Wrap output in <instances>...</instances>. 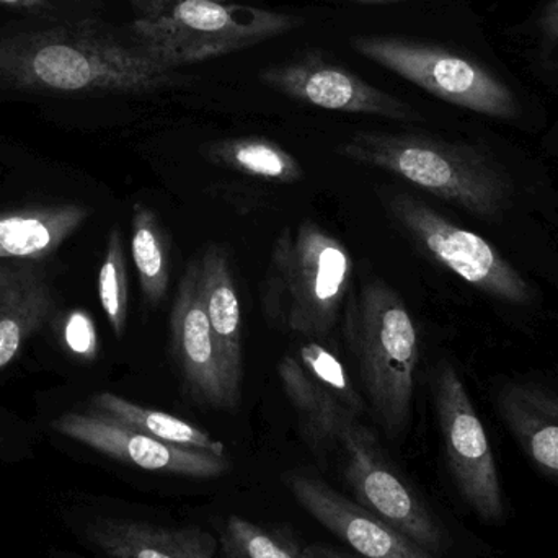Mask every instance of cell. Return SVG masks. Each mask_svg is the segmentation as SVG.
I'll return each mask as SVG.
<instances>
[{
    "label": "cell",
    "mask_w": 558,
    "mask_h": 558,
    "mask_svg": "<svg viewBox=\"0 0 558 558\" xmlns=\"http://www.w3.org/2000/svg\"><path fill=\"white\" fill-rule=\"evenodd\" d=\"M186 84L185 75L101 23H64L0 33V88L48 95H146Z\"/></svg>",
    "instance_id": "6da1fadb"
},
{
    "label": "cell",
    "mask_w": 558,
    "mask_h": 558,
    "mask_svg": "<svg viewBox=\"0 0 558 558\" xmlns=\"http://www.w3.org/2000/svg\"><path fill=\"white\" fill-rule=\"evenodd\" d=\"M338 156L384 170L484 221H498L511 202L510 177L484 150L420 133L356 131Z\"/></svg>",
    "instance_id": "7a4b0ae2"
},
{
    "label": "cell",
    "mask_w": 558,
    "mask_h": 558,
    "mask_svg": "<svg viewBox=\"0 0 558 558\" xmlns=\"http://www.w3.org/2000/svg\"><path fill=\"white\" fill-rule=\"evenodd\" d=\"M351 278L353 260L343 242L308 219L286 228L262 286L265 314L291 333L320 340L337 324Z\"/></svg>",
    "instance_id": "3957f363"
},
{
    "label": "cell",
    "mask_w": 558,
    "mask_h": 558,
    "mask_svg": "<svg viewBox=\"0 0 558 558\" xmlns=\"http://www.w3.org/2000/svg\"><path fill=\"white\" fill-rule=\"evenodd\" d=\"M347 337L374 416L396 438L412 416L420 360L412 314L396 289L369 279L348 305Z\"/></svg>",
    "instance_id": "277c9868"
},
{
    "label": "cell",
    "mask_w": 558,
    "mask_h": 558,
    "mask_svg": "<svg viewBox=\"0 0 558 558\" xmlns=\"http://www.w3.org/2000/svg\"><path fill=\"white\" fill-rule=\"evenodd\" d=\"M301 26L302 16L281 10L228 0H182L157 15L137 16L130 35L157 62L179 71L244 51Z\"/></svg>",
    "instance_id": "5b68a950"
},
{
    "label": "cell",
    "mask_w": 558,
    "mask_h": 558,
    "mask_svg": "<svg viewBox=\"0 0 558 558\" xmlns=\"http://www.w3.org/2000/svg\"><path fill=\"white\" fill-rule=\"evenodd\" d=\"M348 41L357 54L439 100L497 120L520 114L510 85L481 62L445 46L399 35H354Z\"/></svg>",
    "instance_id": "8992f818"
},
{
    "label": "cell",
    "mask_w": 558,
    "mask_h": 558,
    "mask_svg": "<svg viewBox=\"0 0 558 558\" xmlns=\"http://www.w3.org/2000/svg\"><path fill=\"white\" fill-rule=\"evenodd\" d=\"M383 203L413 244L446 270L498 301L526 304L533 299L523 275L487 239L454 225L410 193H386Z\"/></svg>",
    "instance_id": "52a82bcc"
},
{
    "label": "cell",
    "mask_w": 558,
    "mask_h": 558,
    "mask_svg": "<svg viewBox=\"0 0 558 558\" xmlns=\"http://www.w3.org/2000/svg\"><path fill=\"white\" fill-rule=\"evenodd\" d=\"M435 403L449 471L462 498L485 523H501L505 504L494 451L468 389L451 364H442L436 374Z\"/></svg>",
    "instance_id": "ba28073f"
},
{
    "label": "cell",
    "mask_w": 558,
    "mask_h": 558,
    "mask_svg": "<svg viewBox=\"0 0 558 558\" xmlns=\"http://www.w3.org/2000/svg\"><path fill=\"white\" fill-rule=\"evenodd\" d=\"M278 377L312 451L322 452L338 442L344 428L363 413V399L347 367L318 341L286 353L278 363Z\"/></svg>",
    "instance_id": "9c48e42d"
},
{
    "label": "cell",
    "mask_w": 558,
    "mask_h": 558,
    "mask_svg": "<svg viewBox=\"0 0 558 558\" xmlns=\"http://www.w3.org/2000/svg\"><path fill=\"white\" fill-rule=\"evenodd\" d=\"M344 452V482L354 501L429 554L442 547V533L422 498L400 477L379 441L360 420L338 438Z\"/></svg>",
    "instance_id": "30bf717a"
},
{
    "label": "cell",
    "mask_w": 558,
    "mask_h": 558,
    "mask_svg": "<svg viewBox=\"0 0 558 558\" xmlns=\"http://www.w3.org/2000/svg\"><path fill=\"white\" fill-rule=\"evenodd\" d=\"M260 81L278 94L322 110L367 114L413 123L418 111L396 95L364 81L347 65L328 61L320 49H307L299 58L270 65Z\"/></svg>",
    "instance_id": "8fae6325"
},
{
    "label": "cell",
    "mask_w": 558,
    "mask_h": 558,
    "mask_svg": "<svg viewBox=\"0 0 558 558\" xmlns=\"http://www.w3.org/2000/svg\"><path fill=\"white\" fill-rule=\"evenodd\" d=\"M51 426L59 435L143 471L189 478H218L231 469L228 456L167 445L98 412L65 413Z\"/></svg>",
    "instance_id": "7c38bea8"
},
{
    "label": "cell",
    "mask_w": 558,
    "mask_h": 558,
    "mask_svg": "<svg viewBox=\"0 0 558 558\" xmlns=\"http://www.w3.org/2000/svg\"><path fill=\"white\" fill-rule=\"evenodd\" d=\"M170 338L189 396L209 409H238L241 402L232 396L206 315L199 284V262H192L180 281L170 314Z\"/></svg>",
    "instance_id": "4fadbf2b"
},
{
    "label": "cell",
    "mask_w": 558,
    "mask_h": 558,
    "mask_svg": "<svg viewBox=\"0 0 558 558\" xmlns=\"http://www.w3.org/2000/svg\"><path fill=\"white\" fill-rule=\"evenodd\" d=\"M289 490L298 504L363 558H435L396 527L364 510L320 478L294 474Z\"/></svg>",
    "instance_id": "5bb4252c"
},
{
    "label": "cell",
    "mask_w": 558,
    "mask_h": 558,
    "mask_svg": "<svg viewBox=\"0 0 558 558\" xmlns=\"http://www.w3.org/2000/svg\"><path fill=\"white\" fill-rule=\"evenodd\" d=\"M87 537L111 558H225L218 537L198 526L98 518L88 523Z\"/></svg>",
    "instance_id": "9a60e30c"
},
{
    "label": "cell",
    "mask_w": 558,
    "mask_h": 558,
    "mask_svg": "<svg viewBox=\"0 0 558 558\" xmlns=\"http://www.w3.org/2000/svg\"><path fill=\"white\" fill-rule=\"evenodd\" d=\"M52 311L54 294L38 262H0V369L45 327Z\"/></svg>",
    "instance_id": "2e32d148"
},
{
    "label": "cell",
    "mask_w": 558,
    "mask_h": 558,
    "mask_svg": "<svg viewBox=\"0 0 558 558\" xmlns=\"http://www.w3.org/2000/svg\"><path fill=\"white\" fill-rule=\"evenodd\" d=\"M199 284L206 315L218 343L219 356L232 396L242 399V307L225 248L209 245L199 258Z\"/></svg>",
    "instance_id": "e0dca14e"
},
{
    "label": "cell",
    "mask_w": 558,
    "mask_h": 558,
    "mask_svg": "<svg viewBox=\"0 0 558 558\" xmlns=\"http://www.w3.org/2000/svg\"><path fill=\"white\" fill-rule=\"evenodd\" d=\"M497 405L527 458L558 481V397L539 387L510 383L498 392Z\"/></svg>",
    "instance_id": "ac0fdd59"
},
{
    "label": "cell",
    "mask_w": 558,
    "mask_h": 558,
    "mask_svg": "<svg viewBox=\"0 0 558 558\" xmlns=\"http://www.w3.org/2000/svg\"><path fill=\"white\" fill-rule=\"evenodd\" d=\"M90 209L52 205L0 213V260L51 257L87 221Z\"/></svg>",
    "instance_id": "d6986e66"
},
{
    "label": "cell",
    "mask_w": 558,
    "mask_h": 558,
    "mask_svg": "<svg viewBox=\"0 0 558 558\" xmlns=\"http://www.w3.org/2000/svg\"><path fill=\"white\" fill-rule=\"evenodd\" d=\"M92 407H94V412L110 416V418L117 420L136 432L144 433L150 438L167 442V445L211 452L216 456H228L225 442L213 438L205 429L198 428L179 416L170 415V413L137 405L117 393H97L92 399Z\"/></svg>",
    "instance_id": "ffe728a7"
},
{
    "label": "cell",
    "mask_w": 558,
    "mask_h": 558,
    "mask_svg": "<svg viewBox=\"0 0 558 558\" xmlns=\"http://www.w3.org/2000/svg\"><path fill=\"white\" fill-rule=\"evenodd\" d=\"M203 156L218 167L274 183H295L302 167L292 154L275 141L260 136L231 137L203 147Z\"/></svg>",
    "instance_id": "44dd1931"
},
{
    "label": "cell",
    "mask_w": 558,
    "mask_h": 558,
    "mask_svg": "<svg viewBox=\"0 0 558 558\" xmlns=\"http://www.w3.org/2000/svg\"><path fill=\"white\" fill-rule=\"evenodd\" d=\"M131 254L147 305L166 298L170 282L169 239L159 218L149 206L136 203L133 208Z\"/></svg>",
    "instance_id": "7402d4cb"
},
{
    "label": "cell",
    "mask_w": 558,
    "mask_h": 558,
    "mask_svg": "<svg viewBox=\"0 0 558 558\" xmlns=\"http://www.w3.org/2000/svg\"><path fill=\"white\" fill-rule=\"evenodd\" d=\"M219 544L225 558H307L304 549L281 531L267 530L235 514L222 524Z\"/></svg>",
    "instance_id": "603a6c76"
},
{
    "label": "cell",
    "mask_w": 558,
    "mask_h": 558,
    "mask_svg": "<svg viewBox=\"0 0 558 558\" xmlns=\"http://www.w3.org/2000/svg\"><path fill=\"white\" fill-rule=\"evenodd\" d=\"M98 298L111 330L118 338L123 337L126 331L130 291L123 238L117 228L111 229L108 235L107 254L98 274Z\"/></svg>",
    "instance_id": "cb8c5ba5"
},
{
    "label": "cell",
    "mask_w": 558,
    "mask_h": 558,
    "mask_svg": "<svg viewBox=\"0 0 558 558\" xmlns=\"http://www.w3.org/2000/svg\"><path fill=\"white\" fill-rule=\"evenodd\" d=\"M65 347L82 360L92 361L98 354L97 328L85 311H72L62 327Z\"/></svg>",
    "instance_id": "d4e9b609"
},
{
    "label": "cell",
    "mask_w": 558,
    "mask_h": 558,
    "mask_svg": "<svg viewBox=\"0 0 558 558\" xmlns=\"http://www.w3.org/2000/svg\"><path fill=\"white\" fill-rule=\"evenodd\" d=\"M539 29L544 41L558 45V0H553L544 10L539 20Z\"/></svg>",
    "instance_id": "484cf974"
},
{
    "label": "cell",
    "mask_w": 558,
    "mask_h": 558,
    "mask_svg": "<svg viewBox=\"0 0 558 558\" xmlns=\"http://www.w3.org/2000/svg\"><path fill=\"white\" fill-rule=\"evenodd\" d=\"M177 2H182V0H136L140 19L157 15V13L163 12L167 7ZM228 2H234V0H228Z\"/></svg>",
    "instance_id": "4316f807"
},
{
    "label": "cell",
    "mask_w": 558,
    "mask_h": 558,
    "mask_svg": "<svg viewBox=\"0 0 558 558\" xmlns=\"http://www.w3.org/2000/svg\"><path fill=\"white\" fill-rule=\"evenodd\" d=\"M304 553L307 558H363L353 556V554L341 553V550L325 546V544H311V546L304 547Z\"/></svg>",
    "instance_id": "83f0119b"
},
{
    "label": "cell",
    "mask_w": 558,
    "mask_h": 558,
    "mask_svg": "<svg viewBox=\"0 0 558 558\" xmlns=\"http://www.w3.org/2000/svg\"><path fill=\"white\" fill-rule=\"evenodd\" d=\"M3 5L15 7V9L33 10H49L52 7V0H0Z\"/></svg>",
    "instance_id": "f1b7e54d"
},
{
    "label": "cell",
    "mask_w": 558,
    "mask_h": 558,
    "mask_svg": "<svg viewBox=\"0 0 558 558\" xmlns=\"http://www.w3.org/2000/svg\"><path fill=\"white\" fill-rule=\"evenodd\" d=\"M348 2L393 3V2H405V0H348Z\"/></svg>",
    "instance_id": "f546056e"
}]
</instances>
